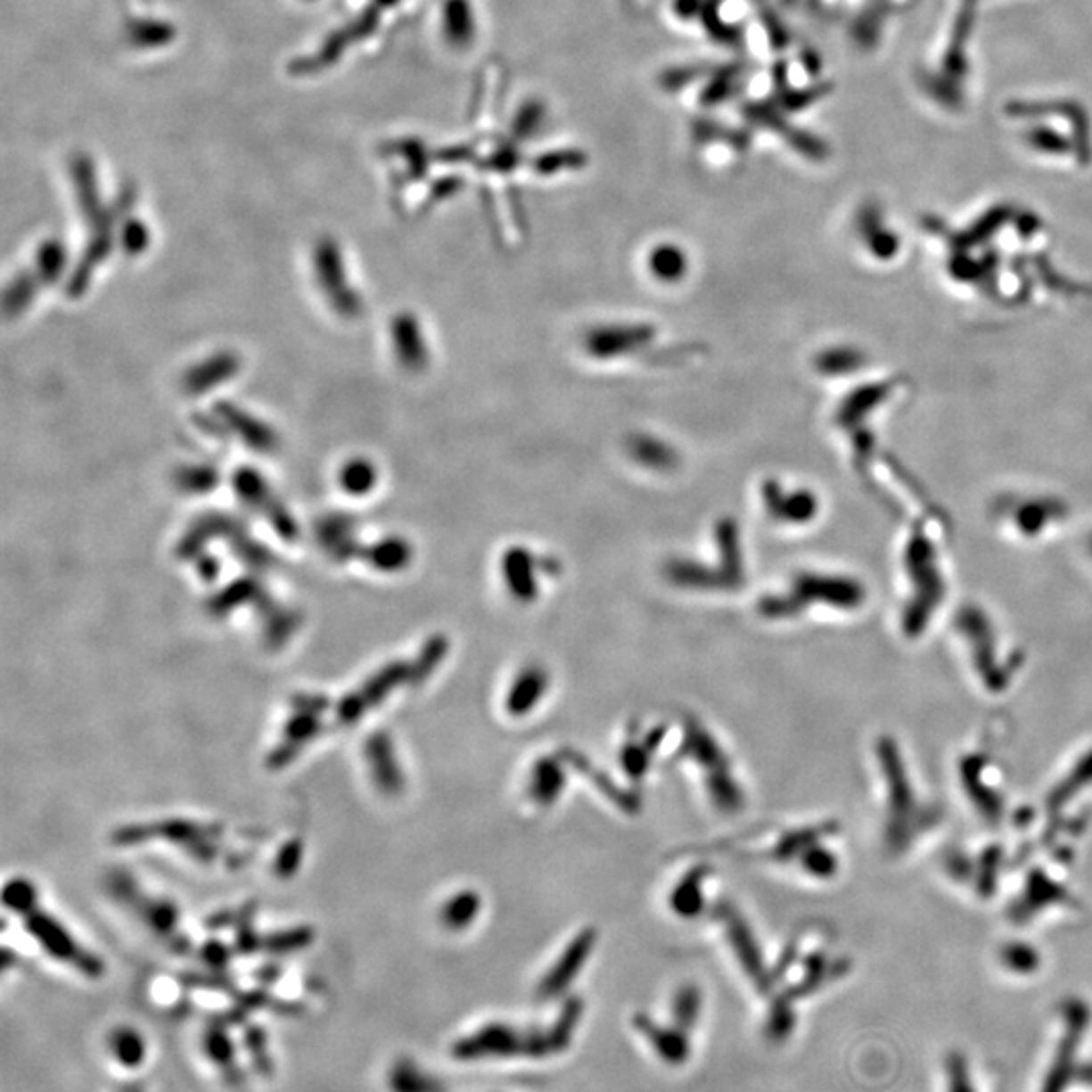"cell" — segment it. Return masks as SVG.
<instances>
[{
    "mask_svg": "<svg viewBox=\"0 0 1092 1092\" xmlns=\"http://www.w3.org/2000/svg\"><path fill=\"white\" fill-rule=\"evenodd\" d=\"M21 916L22 921H25L27 931L31 932L37 943H39L45 948V953H49L53 959L70 963L71 967H75L81 975L89 979H100L103 975V963L100 961V957H95L94 953L86 951L84 947L75 943L73 937L55 918L41 913L37 907L22 913Z\"/></svg>",
    "mask_w": 1092,
    "mask_h": 1092,
    "instance_id": "obj_1",
    "label": "cell"
},
{
    "mask_svg": "<svg viewBox=\"0 0 1092 1092\" xmlns=\"http://www.w3.org/2000/svg\"><path fill=\"white\" fill-rule=\"evenodd\" d=\"M593 945H595V932L591 929L579 932L575 940L569 945L567 951L562 953V957L556 961V965L553 967L551 973H548L545 981H542L540 985L542 996H556V993L562 991L564 985L571 983V979L577 975L579 967H581L587 961V957H589Z\"/></svg>",
    "mask_w": 1092,
    "mask_h": 1092,
    "instance_id": "obj_2",
    "label": "cell"
},
{
    "mask_svg": "<svg viewBox=\"0 0 1092 1092\" xmlns=\"http://www.w3.org/2000/svg\"><path fill=\"white\" fill-rule=\"evenodd\" d=\"M680 757L692 759L706 771L728 769V759L718 747V743L698 720L688 718L684 727V743L680 747Z\"/></svg>",
    "mask_w": 1092,
    "mask_h": 1092,
    "instance_id": "obj_3",
    "label": "cell"
},
{
    "mask_svg": "<svg viewBox=\"0 0 1092 1092\" xmlns=\"http://www.w3.org/2000/svg\"><path fill=\"white\" fill-rule=\"evenodd\" d=\"M366 759L374 773V781L387 795H397L403 789V775L398 769L393 744L385 733H376L366 741Z\"/></svg>",
    "mask_w": 1092,
    "mask_h": 1092,
    "instance_id": "obj_4",
    "label": "cell"
},
{
    "mask_svg": "<svg viewBox=\"0 0 1092 1092\" xmlns=\"http://www.w3.org/2000/svg\"><path fill=\"white\" fill-rule=\"evenodd\" d=\"M548 688V676L540 666H526L508 690L506 710L512 717H526L540 702Z\"/></svg>",
    "mask_w": 1092,
    "mask_h": 1092,
    "instance_id": "obj_5",
    "label": "cell"
},
{
    "mask_svg": "<svg viewBox=\"0 0 1092 1092\" xmlns=\"http://www.w3.org/2000/svg\"><path fill=\"white\" fill-rule=\"evenodd\" d=\"M562 763H567L571 769H575L577 773H581L583 777L589 779L593 785H597L601 791H603V795L609 797L613 803L620 805L623 811L628 813H636L639 809V800L636 793H629V791H623L617 783H613L612 779L607 777L603 771H597L591 765V760L583 757L581 752L575 749H562L561 755Z\"/></svg>",
    "mask_w": 1092,
    "mask_h": 1092,
    "instance_id": "obj_6",
    "label": "cell"
},
{
    "mask_svg": "<svg viewBox=\"0 0 1092 1092\" xmlns=\"http://www.w3.org/2000/svg\"><path fill=\"white\" fill-rule=\"evenodd\" d=\"M718 916L722 918V923L727 924L730 940H733V947H735L736 955L741 957L743 965L747 967L751 977L760 983L763 981V965H760L755 939H752L747 923L743 921L741 915L736 913L733 905H728V902H722L718 908Z\"/></svg>",
    "mask_w": 1092,
    "mask_h": 1092,
    "instance_id": "obj_7",
    "label": "cell"
},
{
    "mask_svg": "<svg viewBox=\"0 0 1092 1092\" xmlns=\"http://www.w3.org/2000/svg\"><path fill=\"white\" fill-rule=\"evenodd\" d=\"M105 1048H108L114 1066L122 1068V1071H138L148 1060V1044L144 1036L130 1026L111 1030L110 1036L105 1038Z\"/></svg>",
    "mask_w": 1092,
    "mask_h": 1092,
    "instance_id": "obj_8",
    "label": "cell"
},
{
    "mask_svg": "<svg viewBox=\"0 0 1092 1092\" xmlns=\"http://www.w3.org/2000/svg\"><path fill=\"white\" fill-rule=\"evenodd\" d=\"M564 783H567V777H564L562 771V759L542 757L534 763L530 771L529 797L540 808H546V805H553L559 800Z\"/></svg>",
    "mask_w": 1092,
    "mask_h": 1092,
    "instance_id": "obj_9",
    "label": "cell"
},
{
    "mask_svg": "<svg viewBox=\"0 0 1092 1092\" xmlns=\"http://www.w3.org/2000/svg\"><path fill=\"white\" fill-rule=\"evenodd\" d=\"M708 876V866H694V868L684 874V878L676 884L672 896H669V905L674 913L680 916H696L704 907L702 883Z\"/></svg>",
    "mask_w": 1092,
    "mask_h": 1092,
    "instance_id": "obj_10",
    "label": "cell"
},
{
    "mask_svg": "<svg viewBox=\"0 0 1092 1092\" xmlns=\"http://www.w3.org/2000/svg\"><path fill=\"white\" fill-rule=\"evenodd\" d=\"M706 791L714 808L722 813H739L744 805V793L728 769L708 771Z\"/></svg>",
    "mask_w": 1092,
    "mask_h": 1092,
    "instance_id": "obj_11",
    "label": "cell"
},
{
    "mask_svg": "<svg viewBox=\"0 0 1092 1092\" xmlns=\"http://www.w3.org/2000/svg\"><path fill=\"white\" fill-rule=\"evenodd\" d=\"M481 907L480 896L473 891H464L446 902L441 910V921L451 931H462L473 923Z\"/></svg>",
    "mask_w": 1092,
    "mask_h": 1092,
    "instance_id": "obj_12",
    "label": "cell"
},
{
    "mask_svg": "<svg viewBox=\"0 0 1092 1092\" xmlns=\"http://www.w3.org/2000/svg\"><path fill=\"white\" fill-rule=\"evenodd\" d=\"M447 639L443 636H435L429 639V642L423 645V650L419 652L417 660L411 664V677L409 684L413 686H419V684H423L429 676H431L439 664L443 661V658L447 655Z\"/></svg>",
    "mask_w": 1092,
    "mask_h": 1092,
    "instance_id": "obj_13",
    "label": "cell"
},
{
    "mask_svg": "<svg viewBox=\"0 0 1092 1092\" xmlns=\"http://www.w3.org/2000/svg\"><path fill=\"white\" fill-rule=\"evenodd\" d=\"M310 943H312V929H308V926H298V929H290V931L277 932V935L263 939L261 948L267 953H288V951H296V948H302Z\"/></svg>",
    "mask_w": 1092,
    "mask_h": 1092,
    "instance_id": "obj_14",
    "label": "cell"
},
{
    "mask_svg": "<svg viewBox=\"0 0 1092 1092\" xmlns=\"http://www.w3.org/2000/svg\"><path fill=\"white\" fill-rule=\"evenodd\" d=\"M620 759L625 775L634 783H637L642 781L647 769H650L652 752L644 747V743H625Z\"/></svg>",
    "mask_w": 1092,
    "mask_h": 1092,
    "instance_id": "obj_15",
    "label": "cell"
},
{
    "mask_svg": "<svg viewBox=\"0 0 1092 1092\" xmlns=\"http://www.w3.org/2000/svg\"><path fill=\"white\" fill-rule=\"evenodd\" d=\"M3 902L6 908L14 910V913H27V910H31L33 907H37V892L35 886H31L27 883V880L17 878L12 880L4 886V894H3Z\"/></svg>",
    "mask_w": 1092,
    "mask_h": 1092,
    "instance_id": "obj_16",
    "label": "cell"
},
{
    "mask_svg": "<svg viewBox=\"0 0 1092 1092\" xmlns=\"http://www.w3.org/2000/svg\"><path fill=\"white\" fill-rule=\"evenodd\" d=\"M508 581L512 591L518 599L522 601H530L534 597V593H537V587L532 583L530 571H529V562H526L522 556H516L514 561L508 562Z\"/></svg>",
    "mask_w": 1092,
    "mask_h": 1092,
    "instance_id": "obj_17",
    "label": "cell"
},
{
    "mask_svg": "<svg viewBox=\"0 0 1092 1092\" xmlns=\"http://www.w3.org/2000/svg\"><path fill=\"white\" fill-rule=\"evenodd\" d=\"M300 862H302V843H300V840H291L277 854L274 872L280 878H290L298 870Z\"/></svg>",
    "mask_w": 1092,
    "mask_h": 1092,
    "instance_id": "obj_18",
    "label": "cell"
},
{
    "mask_svg": "<svg viewBox=\"0 0 1092 1092\" xmlns=\"http://www.w3.org/2000/svg\"><path fill=\"white\" fill-rule=\"evenodd\" d=\"M291 706L296 708V712L318 714V717H320V714L330 706V700L326 696H320V694H298L296 698L291 700Z\"/></svg>",
    "mask_w": 1092,
    "mask_h": 1092,
    "instance_id": "obj_19",
    "label": "cell"
},
{
    "mask_svg": "<svg viewBox=\"0 0 1092 1092\" xmlns=\"http://www.w3.org/2000/svg\"><path fill=\"white\" fill-rule=\"evenodd\" d=\"M201 959L207 963L209 967H223L225 963H229V948L225 947L223 943H218V940H209L205 943V947L201 948Z\"/></svg>",
    "mask_w": 1092,
    "mask_h": 1092,
    "instance_id": "obj_20",
    "label": "cell"
},
{
    "mask_svg": "<svg viewBox=\"0 0 1092 1092\" xmlns=\"http://www.w3.org/2000/svg\"><path fill=\"white\" fill-rule=\"evenodd\" d=\"M666 733H668V728L661 727V725L660 727H653L652 730H647V735L644 736V741H642L644 747L653 755V752L658 751V747L661 744V741H664Z\"/></svg>",
    "mask_w": 1092,
    "mask_h": 1092,
    "instance_id": "obj_21",
    "label": "cell"
}]
</instances>
